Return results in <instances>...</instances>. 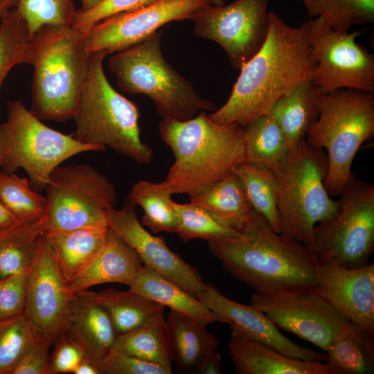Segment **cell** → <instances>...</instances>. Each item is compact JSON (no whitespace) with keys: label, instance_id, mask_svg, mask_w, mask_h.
<instances>
[{"label":"cell","instance_id":"1","mask_svg":"<svg viewBox=\"0 0 374 374\" xmlns=\"http://www.w3.org/2000/svg\"><path fill=\"white\" fill-rule=\"evenodd\" d=\"M238 231L208 241L233 277L267 296L315 290L320 262L311 247L276 233L253 209Z\"/></svg>","mask_w":374,"mask_h":374},{"label":"cell","instance_id":"2","mask_svg":"<svg viewBox=\"0 0 374 374\" xmlns=\"http://www.w3.org/2000/svg\"><path fill=\"white\" fill-rule=\"evenodd\" d=\"M269 31L260 51L240 69L227 101L208 114L214 122L244 127L267 115L295 86L311 80L314 61L302 26L269 12Z\"/></svg>","mask_w":374,"mask_h":374},{"label":"cell","instance_id":"3","mask_svg":"<svg viewBox=\"0 0 374 374\" xmlns=\"http://www.w3.org/2000/svg\"><path fill=\"white\" fill-rule=\"evenodd\" d=\"M158 129L175 157L161 181L172 195L200 194L246 161L243 127L217 123L204 111L186 121L163 118Z\"/></svg>","mask_w":374,"mask_h":374},{"label":"cell","instance_id":"4","mask_svg":"<svg viewBox=\"0 0 374 374\" xmlns=\"http://www.w3.org/2000/svg\"><path fill=\"white\" fill-rule=\"evenodd\" d=\"M85 35L71 26L45 25L30 35L25 64L34 72L30 111L40 120L73 119L85 81Z\"/></svg>","mask_w":374,"mask_h":374},{"label":"cell","instance_id":"5","mask_svg":"<svg viewBox=\"0 0 374 374\" xmlns=\"http://www.w3.org/2000/svg\"><path fill=\"white\" fill-rule=\"evenodd\" d=\"M106 55L90 53L73 118L76 128L72 136L82 143L108 146L138 163H150L154 152L141 140L138 106L108 82L103 66Z\"/></svg>","mask_w":374,"mask_h":374},{"label":"cell","instance_id":"6","mask_svg":"<svg viewBox=\"0 0 374 374\" xmlns=\"http://www.w3.org/2000/svg\"><path fill=\"white\" fill-rule=\"evenodd\" d=\"M319 116L305 135L312 148L328 151L324 184L330 195L339 196L350 181L353 159L374 134L372 93L340 89L319 95Z\"/></svg>","mask_w":374,"mask_h":374},{"label":"cell","instance_id":"7","mask_svg":"<svg viewBox=\"0 0 374 374\" xmlns=\"http://www.w3.org/2000/svg\"><path fill=\"white\" fill-rule=\"evenodd\" d=\"M162 33L159 30L109 58L108 66L118 88L129 94L148 96L159 115L166 118L186 121L199 111H215V104L203 98L164 59Z\"/></svg>","mask_w":374,"mask_h":374},{"label":"cell","instance_id":"8","mask_svg":"<svg viewBox=\"0 0 374 374\" xmlns=\"http://www.w3.org/2000/svg\"><path fill=\"white\" fill-rule=\"evenodd\" d=\"M327 154L302 139L290 149L287 159L275 173L278 180L280 233L311 247L314 226L334 218L339 200L332 199L324 181Z\"/></svg>","mask_w":374,"mask_h":374},{"label":"cell","instance_id":"9","mask_svg":"<svg viewBox=\"0 0 374 374\" xmlns=\"http://www.w3.org/2000/svg\"><path fill=\"white\" fill-rule=\"evenodd\" d=\"M104 148L48 127L19 100L7 103L6 120L0 124V166L8 173L24 170L36 191L45 190L53 171L69 158Z\"/></svg>","mask_w":374,"mask_h":374},{"label":"cell","instance_id":"10","mask_svg":"<svg viewBox=\"0 0 374 374\" xmlns=\"http://www.w3.org/2000/svg\"><path fill=\"white\" fill-rule=\"evenodd\" d=\"M45 231L107 225L117 195L109 179L89 164L58 166L46 186Z\"/></svg>","mask_w":374,"mask_h":374},{"label":"cell","instance_id":"11","mask_svg":"<svg viewBox=\"0 0 374 374\" xmlns=\"http://www.w3.org/2000/svg\"><path fill=\"white\" fill-rule=\"evenodd\" d=\"M339 196L337 215L314 226L311 247L319 262L364 266L374 251V185L353 176Z\"/></svg>","mask_w":374,"mask_h":374},{"label":"cell","instance_id":"12","mask_svg":"<svg viewBox=\"0 0 374 374\" xmlns=\"http://www.w3.org/2000/svg\"><path fill=\"white\" fill-rule=\"evenodd\" d=\"M301 26L314 61L310 80L319 93L340 89L374 93V55L356 42L364 29L335 30L321 17Z\"/></svg>","mask_w":374,"mask_h":374},{"label":"cell","instance_id":"13","mask_svg":"<svg viewBox=\"0 0 374 374\" xmlns=\"http://www.w3.org/2000/svg\"><path fill=\"white\" fill-rule=\"evenodd\" d=\"M269 0H235L222 6H207L195 12V34L217 43L231 64L240 69L262 48L267 37Z\"/></svg>","mask_w":374,"mask_h":374},{"label":"cell","instance_id":"14","mask_svg":"<svg viewBox=\"0 0 374 374\" xmlns=\"http://www.w3.org/2000/svg\"><path fill=\"white\" fill-rule=\"evenodd\" d=\"M71 295L43 232L27 274L24 312L39 339L52 346L63 332Z\"/></svg>","mask_w":374,"mask_h":374},{"label":"cell","instance_id":"15","mask_svg":"<svg viewBox=\"0 0 374 374\" xmlns=\"http://www.w3.org/2000/svg\"><path fill=\"white\" fill-rule=\"evenodd\" d=\"M209 5L210 0H156L136 10L113 15L85 35L87 51L106 55L123 51L169 22L191 19L195 12Z\"/></svg>","mask_w":374,"mask_h":374},{"label":"cell","instance_id":"16","mask_svg":"<svg viewBox=\"0 0 374 374\" xmlns=\"http://www.w3.org/2000/svg\"><path fill=\"white\" fill-rule=\"evenodd\" d=\"M251 305L264 312L278 328L324 351L349 321L315 290L273 296L254 292Z\"/></svg>","mask_w":374,"mask_h":374},{"label":"cell","instance_id":"17","mask_svg":"<svg viewBox=\"0 0 374 374\" xmlns=\"http://www.w3.org/2000/svg\"><path fill=\"white\" fill-rule=\"evenodd\" d=\"M136 205L127 197L122 207L108 213L107 226L137 253L143 265L172 280L199 299L207 284L196 269L172 251L160 236L138 220Z\"/></svg>","mask_w":374,"mask_h":374},{"label":"cell","instance_id":"18","mask_svg":"<svg viewBox=\"0 0 374 374\" xmlns=\"http://www.w3.org/2000/svg\"><path fill=\"white\" fill-rule=\"evenodd\" d=\"M315 292L349 321L374 334V264L347 268L319 262Z\"/></svg>","mask_w":374,"mask_h":374},{"label":"cell","instance_id":"19","mask_svg":"<svg viewBox=\"0 0 374 374\" xmlns=\"http://www.w3.org/2000/svg\"><path fill=\"white\" fill-rule=\"evenodd\" d=\"M199 299L211 310L226 319L231 329L251 339L292 357L304 360H326V353L301 346L283 335L278 328L256 307L232 301L211 285L207 284Z\"/></svg>","mask_w":374,"mask_h":374},{"label":"cell","instance_id":"20","mask_svg":"<svg viewBox=\"0 0 374 374\" xmlns=\"http://www.w3.org/2000/svg\"><path fill=\"white\" fill-rule=\"evenodd\" d=\"M63 331L80 344L96 366L111 351L118 335L107 312L88 290L72 294Z\"/></svg>","mask_w":374,"mask_h":374},{"label":"cell","instance_id":"21","mask_svg":"<svg viewBox=\"0 0 374 374\" xmlns=\"http://www.w3.org/2000/svg\"><path fill=\"white\" fill-rule=\"evenodd\" d=\"M229 350L235 374H330L326 362L288 356L233 329Z\"/></svg>","mask_w":374,"mask_h":374},{"label":"cell","instance_id":"22","mask_svg":"<svg viewBox=\"0 0 374 374\" xmlns=\"http://www.w3.org/2000/svg\"><path fill=\"white\" fill-rule=\"evenodd\" d=\"M143 265L136 251L109 228L103 247L91 262L68 283L69 292L72 294L108 283L129 286Z\"/></svg>","mask_w":374,"mask_h":374},{"label":"cell","instance_id":"23","mask_svg":"<svg viewBox=\"0 0 374 374\" xmlns=\"http://www.w3.org/2000/svg\"><path fill=\"white\" fill-rule=\"evenodd\" d=\"M130 290L203 326L215 322L229 324L204 303L172 280L143 265L129 285Z\"/></svg>","mask_w":374,"mask_h":374},{"label":"cell","instance_id":"24","mask_svg":"<svg viewBox=\"0 0 374 374\" xmlns=\"http://www.w3.org/2000/svg\"><path fill=\"white\" fill-rule=\"evenodd\" d=\"M108 230L107 225H96L44 232L67 283L96 258L105 243Z\"/></svg>","mask_w":374,"mask_h":374},{"label":"cell","instance_id":"25","mask_svg":"<svg viewBox=\"0 0 374 374\" xmlns=\"http://www.w3.org/2000/svg\"><path fill=\"white\" fill-rule=\"evenodd\" d=\"M374 334L348 321L326 350L330 374H371L374 371Z\"/></svg>","mask_w":374,"mask_h":374},{"label":"cell","instance_id":"26","mask_svg":"<svg viewBox=\"0 0 374 374\" xmlns=\"http://www.w3.org/2000/svg\"><path fill=\"white\" fill-rule=\"evenodd\" d=\"M190 202L204 208L222 226L238 231L253 210L242 182L233 172L206 191L190 197Z\"/></svg>","mask_w":374,"mask_h":374},{"label":"cell","instance_id":"27","mask_svg":"<svg viewBox=\"0 0 374 374\" xmlns=\"http://www.w3.org/2000/svg\"><path fill=\"white\" fill-rule=\"evenodd\" d=\"M319 93L311 80L301 83L282 96L269 113L282 129L291 148L305 138L319 116Z\"/></svg>","mask_w":374,"mask_h":374},{"label":"cell","instance_id":"28","mask_svg":"<svg viewBox=\"0 0 374 374\" xmlns=\"http://www.w3.org/2000/svg\"><path fill=\"white\" fill-rule=\"evenodd\" d=\"M173 362L184 373H195L201 360L216 349L219 341L206 326L197 323L173 310L166 319Z\"/></svg>","mask_w":374,"mask_h":374},{"label":"cell","instance_id":"29","mask_svg":"<svg viewBox=\"0 0 374 374\" xmlns=\"http://www.w3.org/2000/svg\"><path fill=\"white\" fill-rule=\"evenodd\" d=\"M111 351L156 364L172 373L174 362L164 314L139 327L118 335Z\"/></svg>","mask_w":374,"mask_h":374},{"label":"cell","instance_id":"30","mask_svg":"<svg viewBox=\"0 0 374 374\" xmlns=\"http://www.w3.org/2000/svg\"><path fill=\"white\" fill-rule=\"evenodd\" d=\"M242 127L246 162L278 172L284 165L290 148L276 121L267 114Z\"/></svg>","mask_w":374,"mask_h":374},{"label":"cell","instance_id":"31","mask_svg":"<svg viewBox=\"0 0 374 374\" xmlns=\"http://www.w3.org/2000/svg\"><path fill=\"white\" fill-rule=\"evenodd\" d=\"M93 300L109 316L117 334L139 327L164 314V306L130 290H89Z\"/></svg>","mask_w":374,"mask_h":374},{"label":"cell","instance_id":"32","mask_svg":"<svg viewBox=\"0 0 374 374\" xmlns=\"http://www.w3.org/2000/svg\"><path fill=\"white\" fill-rule=\"evenodd\" d=\"M233 172L242 182L253 209L267 221L274 231L280 233L278 180L275 172L246 161L237 166Z\"/></svg>","mask_w":374,"mask_h":374},{"label":"cell","instance_id":"33","mask_svg":"<svg viewBox=\"0 0 374 374\" xmlns=\"http://www.w3.org/2000/svg\"><path fill=\"white\" fill-rule=\"evenodd\" d=\"M45 231V219L0 230V279L28 271L39 235Z\"/></svg>","mask_w":374,"mask_h":374},{"label":"cell","instance_id":"34","mask_svg":"<svg viewBox=\"0 0 374 374\" xmlns=\"http://www.w3.org/2000/svg\"><path fill=\"white\" fill-rule=\"evenodd\" d=\"M171 196L161 182L142 179L132 186L127 197L142 208L143 215L141 222L143 226L154 233L163 231L174 233L177 219Z\"/></svg>","mask_w":374,"mask_h":374},{"label":"cell","instance_id":"35","mask_svg":"<svg viewBox=\"0 0 374 374\" xmlns=\"http://www.w3.org/2000/svg\"><path fill=\"white\" fill-rule=\"evenodd\" d=\"M309 18L321 17L333 30L374 22V0H300Z\"/></svg>","mask_w":374,"mask_h":374},{"label":"cell","instance_id":"36","mask_svg":"<svg viewBox=\"0 0 374 374\" xmlns=\"http://www.w3.org/2000/svg\"><path fill=\"white\" fill-rule=\"evenodd\" d=\"M0 200L21 223L36 222L45 213V196L33 189L28 178L15 173L0 172Z\"/></svg>","mask_w":374,"mask_h":374},{"label":"cell","instance_id":"37","mask_svg":"<svg viewBox=\"0 0 374 374\" xmlns=\"http://www.w3.org/2000/svg\"><path fill=\"white\" fill-rule=\"evenodd\" d=\"M39 339L24 313L0 320V374L13 371Z\"/></svg>","mask_w":374,"mask_h":374},{"label":"cell","instance_id":"38","mask_svg":"<svg viewBox=\"0 0 374 374\" xmlns=\"http://www.w3.org/2000/svg\"><path fill=\"white\" fill-rule=\"evenodd\" d=\"M29 38L27 24L15 8L0 17V88L13 66L25 64Z\"/></svg>","mask_w":374,"mask_h":374},{"label":"cell","instance_id":"39","mask_svg":"<svg viewBox=\"0 0 374 374\" xmlns=\"http://www.w3.org/2000/svg\"><path fill=\"white\" fill-rule=\"evenodd\" d=\"M172 206L177 219L175 233L184 242L196 238L209 241L239 234V231L222 226L204 208L191 202L173 201Z\"/></svg>","mask_w":374,"mask_h":374},{"label":"cell","instance_id":"40","mask_svg":"<svg viewBox=\"0 0 374 374\" xmlns=\"http://www.w3.org/2000/svg\"><path fill=\"white\" fill-rule=\"evenodd\" d=\"M15 8L30 36L45 25L71 26L77 11L73 0H18Z\"/></svg>","mask_w":374,"mask_h":374},{"label":"cell","instance_id":"41","mask_svg":"<svg viewBox=\"0 0 374 374\" xmlns=\"http://www.w3.org/2000/svg\"><path fill=\"white\" fill-rule=\"evenodd\" d=\"M156 0H103L93 8L82 11L77 10L71 26L86 35L100 21L113 15L134 11L142 8Z\"/></svg>","mask_w":374,"mask_h":374},{"label":"cell","instance_id":"42","mask_svg":"<svg viewBox=\"0 0 374 374\" xmlns=\"http://www.w3.org/2000/svg\"><path fill=\"white\" fill-rule=\"evenodd\" d=\"M28 271L0 279V320L24 314Z\"/></svg>","mask_w":374,"mask_h":374},{"label":"cell","instance_id":"43","mask_svg":"<svg viewBox=\"0 0 374 374\" xmlns=\"http://www.w3.org/2000/svg\"><path fill=\"white\" fill-rule=\"evenodd\" d=\"M99 374H170L156 364L121 353L109 352L96 366Z\"/></svg>","mask_w":374,"mask_h":374},{"label":"cell","instance_id":"44","mask_svg":"<svg viewBox=\"0 0 374 374\" xmlns=\"http://www.w3.org/2000/svg\"><path fill=\"white\" fill-rule=\"evenodd\" d=\"M50 354L51 374L73 373L81 360L86 357L80 344L63 331L53 344Z\"/></svg>","mask_w":374,"mask_h":374},{"label":"cell","instance_id":"45","mask_svg":"<svg viewBox=\"0 0 374 374\" xmlns=\"http://www.w3.org/2000/svg\"><path fill=\"white\" fill-rule=\"evenodd\" d=\"M51 346L48 341L37 339L19 362L12 374H51Z\"/></svg>","mask_w":374,"mask_h":374},{"label":"cell","instance_id":"46","mask_svg":"<svg viewBox=\"0 0 374 374\" xmlns=\"http://www.w3.org/2000/svg\"><path fill=\"white\" fill-rule=\"evenodd\" d=\"M201 374H220L222 357L216 349L212 350L201 360L195 371Z\"/></svg>","mask_w":374,"mask_h":374},{"label":"cell","instance_id":"47","mask_svg":"<svg viewBox=\"0 0 374 374\" xmlns=\"http://www.w3.org/2000/svg\"><path fill=\"white\" fill-rule=\"evenodd\" d=\"M24 224L19 222L0 200V230Z\"/></svg>","mask_w":374,"mask_h":374},{"label":"cell","instance_id":"48","mask_svg":"<svg viewBox=\"0 0 374 374\" xmlns=\"http://www.w3.org/2000/svg\"><path fill=\"white\" fill-rule=\"evenodd\" d=\"M74 374H99L96 366L84 357L76 367Z\"/></svg>","mask_w":374,"mask_h":374},{"label":"cell","instance_id":"49","mask_svg":"<svg viewBox=\"0 0 374 374\" xmlns=\"http://www.w3.org/2000/svg\"><path fill=\"white\" fill-rule=\"evenodd\" d=\"M18 0H0V17L17 6Z\"/></svg>","mask_w":374,"mask_h":374},{"label":"cell","instance_id":"50","mask_svg":"<svg viewBox=\"0 0 374 374\" xmlns=\"http://www.w3.org/2000/svg\"><path fill=\"white\" fill-rule=\"evenodd\" d=\"M103 0H81L82 8L80 10L82 11L89 10L97 5H98Z\"/></svg>","mask_w":374,"mask_h":374},{"label":"cell","instance_id":"51","mask_svg":"<svg viewBox=\"0 0 374 374\" xmlns=\"http://www.w3.org/2000/svg\"><path fill=\"white\" fill-rule=\"evenodd\" d=\"M210 1L214 6H222L224 4V0H210Z\"/></svg>","mask_w":374,"mask_h":374},{"label":"cell","instance_id":"52","mask_svg":"<svg viewBox=\"0 0 374 374\" xmlns=\"http://www.w3.org/2000/svg\"><path fill=\"white\" fill-rule=\"evenodd\" d=\"M1 163V150H0V164Z\"/></svg>","mask_w":374,"mask_h":374}]
</instances>
